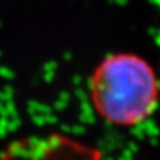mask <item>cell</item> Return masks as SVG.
<instances>
[{
  "label": "cell",
  "mask_w": 160,
  "mask_h": 160,
  "mask_svg": "<svg viewBox=\"0 0 160 160\" xmlns=\"http://www.w3.org/2000/svg\"><path fill=\"white\" fill-rule=\"evenodd\" d=\"M88 98L95 113L106 123L135 127L146 122L158 107V72L138 52H107L89 72Z\"/></svg>",
  "instance_id": "6da1fadb"
}]
</instances>
